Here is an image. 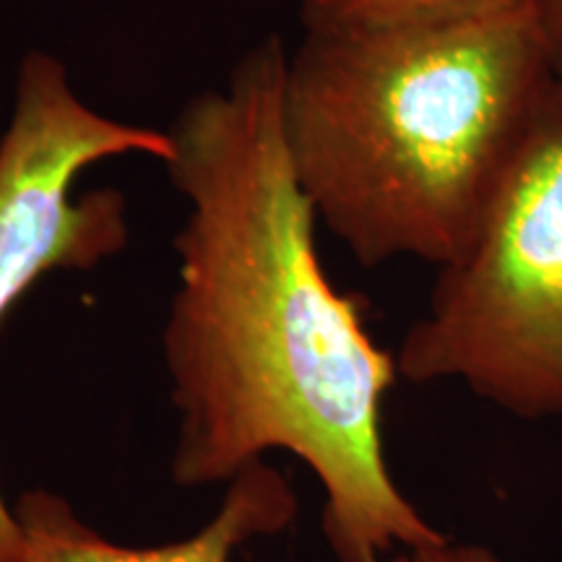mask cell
<instances>
[{
    "label": "cell",
    "instance_id": "cell-8",
    "mask_svg": "<svg viewBox=\"0 0 562 562\" xmlns=\"http://www.w3.org/2000/svg\"><path fill=\"white\" fill-rule=\"evenodd\" d=\"M529 5L544 37L554 76L562 83V0H529Z\"/></svg>",
    "mask_w": 562,
    "mask_h": 562
},
{
    "label": "cell",
    "instance_id": "cell-5",
    "mask_svg": "<svg viewBox=\"0 0 562 562\" xmlns=\"http://www.w3.org/2000/svg\"><path fill=\"white\" fill-rule=\"evenodd\" d=\"M297 508L292 482L271 463L256 461L227 484L220 510L193 537L128 547L91 529L66 497L32 490L13 505L19 542L11 562H229L252 539L290 529Z\"/></svg>",
    "mask_w": 562,
    "mask_h": 562
},
{
    "label": "cell",
    "instance_id": "cell-1",
    "mask_svg": "<svg viewBox=\"0 0 562 562\" xmlns=\"http://www.w3.org/2000/svg\"><path fill=\"white\" fill-rule=\"evenodd\" d=\"M284 60L281 40H263L167 128L165 167L188 201L161 334L178 412L170 474L178 487H214L266 453H292L321 484L336 562H383L448 533L385 463L396 355L321 263L318 216L281 128Z\"/></svg>",
    "mask_w": 562,
    "mask_h": 562
},
{
    "label": "cell",
    "instance_id": "cell-6",
    "mask_svg": "<svg viewBox=\"0 0 562 562\" xmlns=\"http://www.w3.org/2000/svg\"><path fill=\"white\" fill-rule=\"evenodd\" d=\"M529 0H300L302 30H378L516 9Z\"/></svg>",
    "mask_w": 562,
    "mask_h": 562
},
{
    "label": "cell",
    "instance_id": "cell-2",
    "mask_svg": "<svg viewBox=\"0 0 562 562\" xmlns=\"http://www.w3.org/2000/svg\"><path fill=\"white\" fill-rule=\"evenodd\" d=\"M531 5L311 32L281 128L315 216L368 269L459 261L558 91Z\"/></svg>",
    "mask_w": 562,
    "mask_h": 562
},
{
    "label": "cell",
    "instance_id": "cell-4",
    "mask_svg": "<svg viewBox=\"0 0 562 562\" xmlns=\"http://www.w3.org/2000/svg\"><path fill=\"white\" fill-rule=\"evenodd\" d=\"M170 133L102 115L50 53L32 50L13 83L0 136V321L45 273L91 271L128 243V209L112 188L76 193L81 175L115 157H170ZM19 542L0 495V562Z\"/></svg>",
    "mask_w": 562,
    "mask_h": 562
},
{
    "label": "cell",
    "instance_id": "cell-7",
    "mask_svg": "<svg viewBox=\"0 0 562 562\" xmlns=\"http://www.w3.org/2000/svg\"><path fill=\"white\" fill-rule=\"evenodd\" d=\"M383 562H508L501 552L480 542H456L446 537L442 542L404 547V550L391 552Z\"/></svg>",
    "mask_w": 562,
    "mask_h": 562
},
{
    "label": "cell",
    "instance_id": "cell-3",
    "mask_svg": "<svg viewBox=\"0 0 562 562\" xmlns=\"http://www.w3.org/2000/svg\"><path fill=\"white\" fill-rule=\"evenodd\" d=\"M396 364L516 419L562 422V83L480 235L438 269Z\"/></svg>",
    "mask_w": 562,
    "mask_h": 562
}]
</instances>
